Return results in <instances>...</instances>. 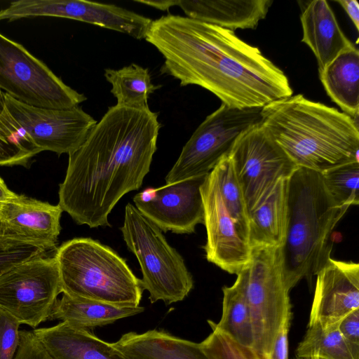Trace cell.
Wrapping results in <instances>:
<instances>
[{
    "mask_svg": "<svg viewBox=\"0 0 359 359\" xmlns=\"http://www.w3.org/2000/svg\"><path fill=\"white\" fill-rule=\"evenodd\" d=\"M349 18L353 23L357 31L359 29V4L356 0H337Z\"/></svg>",
    "mask_w": 359,
    "mask_h": 359,
    "instance_id": "8d00e7d4",
    "label": "cell"
},
{
    "mask_svg": "<svg viewBox=\"0 0 359 359\" xmlns=\"http://www.w3.org/2000/svg\"><path fill=\"white\" fill-rule=\"evenodd\" d=\"M32 17H56L79 20L146 38L151 20L114 4L84 0H20L0 10V21Z\"/></svg>",
    "mask_w": 359,
    "mask_h": 359,
    "instance_id": "4fadbf2b",
    "label": "cell"
},
{
    "mask_svg": "<svg viewBox=\"0 0 359 359\" xmlns=\"http://www.w3.org/2000/svg\"><path fill=\"white\" fill-rule=\"evenodd\" d=\"M339 324L324 327L309 324L307 331L298 344L299 358L359 359V347L350 344L341 335Z\"/></svg>",
    "mask_w": 359,
    "mask_h": 359,
    "instance_id": "484cf974",
    "label": "cell"
},
{
    "mask_svg": "<svg viewBox=\"0 0 359 359\" xmlns=\"http://www.w3.org/2000/svg\"><path fill=\"white\" fill-rule=\"evenodd\" d=\"M214 170L224 206L236 224L240 235L248 243L249 213L229 156L224 158Z\"/></svg>",
    "mask_w": 359,
    "mask_h": 359,
    "instance_id": "f1b7e54d",
    "label": "cell"
},
{
    "mask_svg": "<svg viewBox=\"0 0 359 359\" xmlns=\"http://www.w3.org/2000/svg\"><path fill=\"white\" fill-rule=\"evenodd\" d=\"M104 77L112 86L111 93L118 105L141 107L148 106L149 95L161 86L152 83L148 68L131 64L120 69H106Z\"/></svg>",
    "mask_w": 359,
    "mask_h": 359,
    "instance_id": "4316f807",
    "label": "cell"
},
{
    "mask_svg": "<svg viewBox=\"0 0 359 359\" xmlns=\"http://www.w3.org/2000/svg\"><path fill=\"white\" fill-rule=\"evenodd\" d=\"M120 229L140 264L142 286L148 291L150 302L161 300L169 305L184 300L194 288L193 276L163 231L130 203Z\"/></svg>",
    "mask_w": 359,
    "mask_h": 359,
    "instance_id": "8992f818",
    "label": "cell"
},
{
    "mask_svg": "<svg viewBox=\"0 0 359 359\" xmlns=\"http://www.w3.org/2000/svg\"><path fill=\"white\" fill-rule=\"evenodd\" d=\"M299 359H320V358H316V357H311V358H299Z\"/></svg>",
    "mask_w": 359,
    "mask_h": 359,
    "instance_id": "f35d334b",
    "label": "cell"
},
{
    "mask_svg": "<svg viewBox=\"0 0 359 359\" xmlns=\"http://www.w3.org/2000/svg\"><path fill=\"white\" fill-rule=\"evenodd\" d=\"M111 344L129 359H209L200 343L161 329L143 333L129 332Z\"/></svg>",
    "mask_w": 359,
    "mask_h": 359,
    "instance_id": "44dd1931",
    "label": "cell"
},
{
    "mask_svg": "<svg viewBox=\"0 0 359 359\" xmlns=\"http://www.w3.org/2000/svg\"><path fill=\"white\" fill-rule=\"evenodd\" d=\"M48 252L36 245L0 239V272L15 264L38 256L48 255Z\"/></svg>",
    "mask_w": 359,
    "mask_h": 359,
    "instance_id": "1f68e13d",
    "label": "cell"
},
{
    "mask_svg": "<svg viewBox=\"0 0 359 359\" xmlns=\"http://www.w3.org/2000/svg\"><path fill=\"white\" fill-rule=\"evenodd\" d=\"M161 123L148 106L109 108L83 144L69 154L59 203L79 225L111 226L108 217L150 170Z\"/></svg>",
    "mask_w": 359,
    "mask_h": 359,
    "instance_id": "7a4b0ae2",
    "label": "cell"
},
{
    "mask_svg": "<svg viewBox=\"0 0 359 359\" xmlns=\"http://www.w3.org/2000/svg\"><path fill=\"white\" fill-rule=\"evenodd\" d=\"M348 209L326 189L322 174L298 168L287 182V219L280 246L284 279L291 290L325 266L332 251V232Z\"/></svg>",
    "mask_w": 359,
    "mask_h": 359,
    "instance_id": "277c9868",
    "label": "cell"
},
{
    "mask_svg": "<svg viewBox=\"0 0 359 359\" xmlns=\"http://www.w3.org/2000/svg\"><path fill=\"white\" fill-rule=\"evenodd\" d=\"M247 268L237 274L234 283L222 288V312L216 323L208 320L210 327L224 333L238 344L253 351L254 334L246 292Z\"/></svg>",
    "mask_w": 359,
    "mask_h": 359,
    "instance_id": "d4e9b609",
    "label": "cell"
},
{
    "mask_svg": "<svg viewBox=\"0 0 359 359\" xmlns=\"http://www.w3.org/2000/svg\"><path fill=\"white\" fill-rule=\"evenodd\" d=\"M20 342L14 359H53L33 332L20 331Z\"/></svg>",
    "mask_w": 359,
    "mask_h": 359,
    "instance_id": "836d02e7",
    "label": "cell"
},
{
    "mask_svg": "<svg viewBox=\"0 0 359 359\" xmlns=\"http://www.w3.org/2000/svg\"><path fill=\"white\" fill-rule=\"evenodd\" d=\"M62 212L58 204L15 194L0 208V239L56 250Z\"/></svg>",
    "mask_w": 359,
    "mask_h": 359,
    "instance_id": "2e32d148",
    "label": "cell"
},
{
    "mask_svg": "<svg viewBox=\"0 0 359 359\" xmlns=\"http://www.w3.org/2000/svg\"><path fill=\"white\" fill-rule=\"evenodd\" d=\"M54 257L63 294L118 306H140L144 291L141 280L110 247L91 238H75L57 248Z\"/></svg>",
    "mask_w": 359,
    "mask_h": 359,
    "instance_id": "5b68a950",
    "label": "cell"
},
{
    "mask_svg": "<svg viewBox=\"0 0 359 359\" xmlns=\"http://www.w3.org/2000/svg\"><path fill=\"white\" fill-rule=\"evenodd\" d=\"M145 40L163 55L162 74L228 107H263L292 95L284 72L234 31L169 13L151 21Z\"/></svg>",
    "mask_w": 359,
    "mask_h": 359,
    "instance_id": "6da1fadb",
    "label": "cell"
},
{
    "mask_svg": "<svg viewBox=\"0 0 359 359\" xmlns=\"http://www.w3.org/2000/svg\"><path fill=\"white\" fill-rule=\"evenodd\" d=\"M211 329L212 332L200 343L209 359H257L252 351L242 347L216 328Z\"/></svg>",
    "mask_w": 359,
    "mask_h": 359,
    "instance_id": "4dcf8cb0",
    "label": "cell"
},
{
    "mask_svg": "<svg viewBox=\"0 0 359 359\" xmlns=\"http://www.w3.org/2000/svg\"><path fill=\"white\" fill-rule=\"evenodd\" d=\"M262 110V107L239 109L222 104L184 144L165 178L166 184L210 173L229 155L242 134L261 123Z\"/></svg>",
    "mask_w": 359,
    "mask_h": 359,
    "instance_id": "ba28073f",
    "label": "cell"
},
{
    "mask_svg": "<svg viewBox=\"0 0 359 359\" xmlns=\"http://www.w3.org/2000/svg\"><path fill=\"white\" fill-rule=\"evenodd\" d=\"M32 332L53 359H129L90 330L66 322Z\"/></svg>",
    "mask_w": 359,
    "mask_h": 359,
    "instance_id": "ffe728a7",
    "label": "cell"
},
{
    "mask_svg": "<svg viewBox=\"0 0 359 359\" xmlns=\"http://www.w3.org/2000/svg\"><path fill=\"white\" fill-rule=\"evenodd\" d=\"M15 194V193L8 188L3 179L0 177V208L5 201L13 197Z\"/></svg>",
    "mask_w": 359,
    "mask_h": 359,
    "instance_id": "74e56055",
    "label": "cell"
},
{
    "mask_svg": "<svg viewBox=\"0 0 359 359\" xmlns=\"http://www.w3.org/2000/svg\"><path fill=\"white\" fill-rule=\"evenodd\" d=\"M144 308L124 306L63 294L53 308L50 320L57 319L85 330L103 327L141 313Z\"/></svg>",
    "mask_w": 359,
    "mask_h": 359,
    "instance_id": "603a6c76",
    "label": "cell"
},
{
    "mask_svg": "<svg viewBox=\"0 0 359 359\" xmlns=\"http://www.w3.org/2000/svg\"><path fill=\"white\" fill-rule=\"evenodd\" d=\"M229 156L249 215L298 168L261 123L239 137Z\"/></svg>",
    "mask_w": 359,
    "mask_h": 359,
    "instance_id": "8fae6325",
    "label": "cell"
},
{
    "mask_svg": "<svg viewBox=\"0 0 359 359\" xmlns=\"http://www.w3.org/2000/svg\"><path fill=\"white\" fill-rule=\"evenodd\" d=\"M21 324L8 312L0 309V359H14L18 351Z\"/></svg>",
    "mask_w": 359,
    "mask_h": 359,
    "instance_id": "d6a6232c",
    "label": "cell"
},
{
    "mask_svg": "<svg viewBox=\"0 0 359 359\" xmlns=\"http://www.w3.org/2000/svg\"><path fill=\"white\" fill-rule=\"evenodd\" d=\"M201 192L207 233L203 247L206 259L222 270L237 275L249 266L252 250L224 206L214 169L206 176Z\"/></svg>",
    "mask_w": 359,
    "mask_h": 359,
    "instance_id": "9a60e30c",
    "label": "cell"
},
{
    "mask_svg": "<svg viewBox=\"0 0 359 359\" xmlns=\"http://www.w3.org/2000/svg\"><path fill=\"white\" fill-rule=\"evenodd\" d=\"M300 20L302 41L316 56L319 74L339 55L355 48L341 30L327 1L309 2L301 14Z\"/></svg>",
    "mask_w": 359,
    "mask_h": 359,
    "instance_id": "d6986e66",
    "label": "cell"
},
{
    "mask_svg": "<svg viewBox=\"0 0 359 359\" xmlns=\"http://www.w3.org/2000/svg\"><path fill=\"white\" fill-rule=\"evenodd\" d=\"M12 118L41 151L71 154L85 142L97 121L79 106L54 109L29 105L5 93Z\"/></svg>",
    "mask_w": 359,
    "mask_h": 359,
    "instance_id": "7c38bea8",
    "label": "cell"
},
{
    "mask_svg": "<svg viewBox=\"0 0 359 359\" xmlns=\"http://www.w3.org/2000/svg\"><path fill=\"white\" fill-rule=\"evenodd\" d=\"M292 312L282 322L274 339L268 359H288V332Z\"/></svg>",
    "mask_w": 359,
    "mask_h": 359,
    "instance_id": "e575fe53",
    "label": "cell"
},
{
    "mask_svg": "<svg viewBox=\"0 0 359 359\" xmlns=\"http://www.w3.org/2000/svg\"><path fill=\"white\" fill-rule=\"evenodd\" d=\"M41 151L9 114L0 88V165L26 166Z\"/></svg>",
    "mask_w": 359,
    "mask_h": 359,
    "instance_id": "83f0119b",
    "label": "cell"
},
{
    "mask_svg": "<svg viewBox=\"0 0 359 359\" xmlns=\"http://www.w3.org/2000/svg\"><path fill=\"white\" fill-rule=\"evenodd\" d=\"M322 174L323 182L336 203L348 209L359 203V162L344 164Z\"/></svg>",
    "mask_w": 359,
    "mask_h": 359,
    "instance_id": "f546056e",
    "label": "cell"
},
{
    "mask_svg": "<svg viewBox=\"0 0 359 359\" xmlns=\"http://www.w3.org/2000/svg\"><path fill=\"white\" fill-rule=\"evenodd\" d=\"M271 0L146 1L144 4L161 11L179 6L187 17L234 31L255 29L264 19Z\"/></svg>",
    "mask_w": 359,
    "mask_h": 359,
    "instance_id": "ac0fdd59",
    "label": "cell"
},
{
    "mask_svg": "<svg viewBox=\"0 0 359 359\" xmlns=\"http://www.w3.org/2000/svg\"><path fill=\"white\" fill-rule=\"evenodd\" d=\"M0 88L17 100L36 107L69 109L86 100L24 46L1 33Z\"/></svg>",
    "mask_w": 359,
    "mask_h": 359,
    "instance_id": "9c48e42d",
    "label": "cell"
},
{
    "mask_svg": "<svg viewBox=\"0 0 359 359\" xmlns=\"http://www.w3.org/2000/svg\"><path fill=\"white\" fill-rule=\"evenodd\" d=\"M251 250L245 292L253 327V352L257 359H268L282 322L292 312L290 290L284 279L280 246Z\"/></svg>",
    "mask_w": 359,
    "mask_h": 359,
    "instance_id": "52a82bcc",
    "label": "cell"
},
{
    "mask_svg": "<svg viewBox=\"0 0 359 359\" xmlns=\"http://www.w3.org/2000/svg\"><path fill=\"white\" fill-rule=\"evenodd\" d=\"M261 124L298 168L323 173L359 162L358 118L303 95L263 107Z\"/></svg>",
    "mask_w": 359,
    "mask_h": 359,
    "instance_id": "3957f363",
    "label": "cell"
},
{
    "mask_svg": "<svg viewBox=\"0 0 359 359\" xmlns=\"http://www.w3.org/2000/svg\"><path fill=\"white\" fill-rule=\"evenodd\" d=\"M323 86L333 102L344 113L358 118L359 112V50L346 51L319 74Z\"/></svg>",
    "mask_w": 359,
    "mask_h": 359,
    "instance_id": "cb8c5ba5",
    "label": "cell"
},
{
    "mask_svg": "<svg viewBox=\"0 0 359 359\" xmlns=\"http://www.w3.org/2000/svg\"><path fill=\"white\" fill-rule=\"evenodd\" d=\"M338 328L350 344L359 347V309L345 316L339 322Z\"/></svg>",
    "mask_w": 359,
    "mask_h": 359,
    "instance_id": "d590c367",
    "label": "cell"
},
{
    "mask_svg": "<svg viewBox=\"0 0 359 359\" xmlns=\"http://www.w3.org/2000/svg\"><path fill=\"white\" fill-rule=\"evenodd\" d=\"M62 293L55 257L38 256L0 272V309L36 328L50 318Z\"/></svg>",
    "mask_w": 359,
    "mask_h": 359,
    "instance_id": "30bf717a",
    "label": "cell"
},
{
    "mask_svg": "<svg viewBox=\"0 0 359 359\" xmlns=\"http://www.w3.org/2000/svg\"><path fill=\"white\" fill-rule=\"evenodd\" d=\"M316 276L309 324H339L359 309V265L329 258Z\"/></svg>",
    "mask_w": 359,
    "mask_h": 359,
    "instance_id": "e0dca14e",
    "label": "cell"
},
{
    "mask_svg": "<svg viewBox=\"0 0 359 359\" xmlns=\"http://www.w3.org/2000/svg\"><path fill=\"white\" fill-rule=\"evenodd\" d=\"M207 175L147 189L134 196V205L163 232L193 233L204 222L201 187Z\"/></svg>",
    "mask_w": 359,
    "mask_h": 359,
    "instance_id": "5bb4252c",
    "label": "cell"
},
{
    "mask_svg": "<svg viewBox=\"0 0 359 359\" xmlns=\"http://www.w3.org/2000/svg\"><path fill=\"white\" fill-rule=\"evenodd\" d=\"M288 178L280 180L269 196L249 215L248 243L258 246H281L287 219Z\"/></svg>",
    "mask_w": 359,
    "mask_h": 359,
    "instance_id": "7402d4cb",
    "label": "cell"
}]
</instances>
